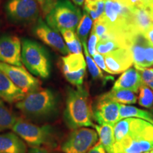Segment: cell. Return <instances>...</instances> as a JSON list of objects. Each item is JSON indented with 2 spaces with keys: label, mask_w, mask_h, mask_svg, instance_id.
Masks as SVG:
<instances>
[{
  "label": "cell",
  "mask_w": 153,
  "mask_h": 153,
  "mask_svg": "<svg viewBox=\"0 0 153 153\" xmlns=\"http://www.w3.org/2000/svg\"><path fill=\"white\" fill-rule=\"evenodd\" d=\"M145 35L146 36V38L148 39V41H150L151 43L153 44V26L148 31H147L146 33H145Z\"/></svg>",
  "instance_id": "40"
},
{
  "label": "cell",
  "mask_w": 153,
  "mask_h": 153,
  "mask_svg": "<svg viewBox=\"0 0 153 153\" xmlns=\"http://www.w3.org/2000/svg\"><path fill=\"white\" fill-rule=\"evenodd\" d=\"M105 9V0H85L84 10L95 22L103 16Z\"/></svg>",
  "instance_id": "24"
},
{
  "label": "cell",
  "mask_w": 153,
  "mask_h": 153,
  "mask_svg": "<svg viewBox=\"0 0 153 153\" xmlns=\"http://www.w3.org/2000/svg\"><path fill=\"white\" fill-rule=\"evenodd\" d=\"M100 139V143L104 147L106 152L112 153L113 147L115 143L114 126L107 125H100L94 126Z\"/></svg>",
  "instance_id": "21"
},
{
  "label": "cell",
  "mask_w": 153,
  "mask_h": 153,
  "mask_svg": "<svg viewBox=\"0 0 153 153\" xmlns=\"http://www.w3.org/2000/svg\"><path fill=\"white\" fill-rule=\"evenodd\" d=\"M143 153H150L149 152H143Z\"/></svg>",
  "instance_id": "44"
},
{
  "label": "cell",
  "mask_w": 153,
  "mask_h": 153,
  "mask_svg": "<svg viewBox=\"0 0 153 153\" xmlns=\"http://www.w3.org/2000/svg\"><path fill=\"white\" fill-rule=\"evenodd\" d=\"M142 84L143 81L140 72L136 69L131 68L123 72L116 80L113 89H127L137 93Z\"/></svg>",
  "instance_id": "18"
},
{
  "label": "cell",
  "mask_w": 153,
  "mask_h": 153,
  "mask_svg": "<svg viewBox=\"0 0 153 153\" xmlns=\"http://www.w3.org/2000/svg\"><path fill=\"white\" fill-rule=\"evenodd\" d=\"M82 17L80 9L70 0H57L45 15V20L50 27L57 32L65 29L75 31Z\"/></svg>",
  "instance_id": "5"
},
{
  "label": "cell",
  "mask_w": 153,
  "mask_h": 153,
  "mask_svg": "<svg viewBox=\"0 0 153 153\" xmlns=\"http://www.w3.org/2000/svg\"><path fill=\"white\" fill-rule=\"evenodd\" d=\"M36 1L39 4L40 7L45 15L52 9L55 3L56 2V0H36Z\"/></svg>",
  "instance_id": "35"
},
{
  "label": "cell",
  "mask_w": 153,
  "mask_h": 153,
  "mask_svg": "<svg viewBox=\"0 0 153 153\" xmlns=\"http://www.w3.org/2000/svg\"><path fill=\"white\" fill-rule=\"evenodd\" d=\"M139 72L143 83L153 90V68H146Z\"/></svg>",
  "instance_id": "30"
},
{
  "label": "cell",
  "mask_w": 153,
  "mask_h": 153,
  "mask_svg": "<svg viewBox=\"0 0 153 153\" xmlns=\"http://www.w3.org/2000/svg\"><path fill=\"white\" fill-rule=\"evenodd\" d=\"M66 45L70 51V53H74V54L82 53V44L77 36L72 41L66 43Z\"/></svg>",
  "instance_id": "31"
},
{
  "label": "cell",
  "mask_w": 153,
  "mask_h": 153,
  "mask_svg": "<svg viewBox=\"0 0 153 153\" xmlns=\"http://www.w3.org/2000/svg\"><path fill=\"white\" fill-rule=\"evenodd\" d=\"M120 104L104 96H99L94 105L93 118L99 125H110L114 126L119 119Z\"/></svg>",
  "instance_id": "12"
},
{
  "label": "cell",
  "mask_w": 153,
  "mask_h": 153,
  "mask_svg": "<svg viewBox=\"0 0 153 153\" xmlns=\"http://www.w3.org/2000/svg\"><path fill=\"white\" fill-rule=\"evenodd\" d=\"M93 111L89 92L82 86L68 88L67 91L65 120L71 129L93 127Z\"/></svg>",
  "instance_id": "2"
},
{
  "label": "cell",
  "mask_w": 153,
  "mask_h": 153,
  "mask_svg": "<svg viewBox=\"0 0 153 153\" xmlns=\"http://www.w3.org/2000/svg\"><path fill=\"white\" fill-rule=\"evenodd\" d=\"M82 47L84 48V51H85V57H86V63H87V66L88 69H89V71L90 72L91 75L94 79H102V80H108V79H113L112 76H104L102 72L100 70V68H99L98 65L96 64V62L94 60V59L91 57V56L88 52L87 50V42H84L82 43Z\"/></svg>",
  "instance_id": "26"
},
{
  "label": "cell",
  "mask_w": 153,
  "mask_h": 153,
  "mask_svg": "<svg viewBox=\"0 0 153 153\" xmlns=\"http://www.w3.org/2000/svg\"><path fill=\"white\" fill-rule=\"evenodd\" d=\"M127 133L114 143L112 153H143L153 149V125L137 118H126Z\"/></svg>",
  "instance_id": "1"
},
{
  "label": "cell",
  "mask_w": 153,
  "mask_h": 153,
  "mask_svg": "<svg viewBox=\"0 0 153 153\" xmlns=\"http://www.w3.org/2000/svg\"><path fill=\"white\" fill-rule=\"evenodd\" d=\"M153 20L148 7H133L132 28L133 30L145 33L152 28Z\"/></svg>",
  "instance_id": "19"
},
{
  "label": "cell",
  "mask_w": 153,
  "mask_h": 153,
  "mask_svg": "<svg viewBox=\"0 0 153 153\" xmlns=\"http://www.w3.org/2000/svg\"><path fill=\"white\" fill-rule=\"evenodd\" d=\"M72 1L77 6H82L85 3V0H72Z\"/></svg>",
  "instance_id": "41"
},
{
  "label": "cell",
  "mask_w": 153,
  "mask_h": 153,
  "mask_svg": "<svg viewBox=\"0 0 153 153\" xmlns=\"http://www.w3.org/2000/svg\"><path fill=\"white\" fill-rule=\"evenodd\" d=\"M0 70L26 94L41 88V82L23 66H15L0 62Z\"/></svg>",
  "instance_id": "10"
},
{
  "label": "cell",
  "mask_w": 153,
  "mask_h": 153,
  "mask_svg": "<svg viewBox=\"0 0 153 153\" xmlns=\"http://www.w3.org/2000/svg\"><path fill=\"white\" fill-rule=\"evenodd\" d=\"M33 33L38 38L63 55L70 54V51L65 43L63 38L59 32L53 30L43 19L39 18L33 28Z\"/></svg>",
  "instance_id": "13"
},
{
  "label": "cell",
  "mask_w": 153,
  "mask_h": 153,
  "mask_svg": "<svg viewBox=\"0 0 153 153\" xmlns=\"http://www.w3.org/2000/svg\"><path fill=\"white\" fill-rule=\"evenodd\" d=\"M98 41H99L98 37H97V36L96 35V33L94 32V30H91V35H90V37H89V42H88V45H87L88 52H89L91 56L93 57L94 55L97 53V43H98Z\"/></svg>",
  "instance_id": "32"
},
{
  "label": "cell",
  "mask_w": 153,
  "mask_h": 153,
  "mask_svg": "<svg viewBox=\"0 0 153 153\" xmlns=\"http://www.w3.org/2000/svg\"><path fill=\"white\" fill-rule=\"evenodd\" d=\"M129 50L133 57V64L138 71L146 69L145 46L148 39L145 33L132 30L129 34Z\"/></svg>",
  "instance_id": "16"
},
{
  "label": "cell",
  "mask_w": 153,
  "mask_h": 153,
  "mask_svg": "<svg viewBox=\"0 0 153 153\" xmlns=\"http://www.w3.org/2000/svg\"><path fill=\"white\" fill-rule=\"evenodd\" d=\"M93 25V20L89 14L84 11L82 17L76 28V36L81 43L87 42V39Z\"/></svg>",
  "instance_id": "27"
},
{
  "label": "cell",
  "mask_w": 153,
  "mask_h": 153,
  "mask_svg": "<svg viewBox=\"0 0 153 153\" xmlns=\"http://www.w3.org/2000/svg\"><path fill=\"white\" fill-rule=\"evenodd\" d=\"M138 103L145 108H150L153 106V91L143 83L139 89Z\"/></svg>",
  "instance_id": "28"
},
{
  "label": "cell",
  "mask_w": 153,
  "mask_h": 153,
  "mask_svg": "<svg viewBox=\"0 0 153 153\" xmlns=\"http://www.w3.org/2000/svg\"><path fill=\"white\" fill-rule=\"evenodd\" d=\"M56 97L49 89H38L26 94L24 99L16 102V106L27 117L45 118L56 108Z\"/></svg>",
  "instance_id": "3"
},
{
  "label": "cell",
  "mask_w": 153,
  "mask_h": 153,
  "mask_svg": "<svg viewBox=\"0 0 153 153\" xmlns=\"http://www.w3.org/2000/svg\"><path fill=\"white\" fill-rule=\"evenodd\" d=\"M5 12L11 22L27 24L39 19L40 6L36 0H8Z\"/></svg>",
  "instance_id": "8"
},
{
  "label": "cell",
  "mask_w": 153,
  "mask_h": 153,
  "mask_svg": "<svg viewBox=\"0 0 153 153\" xmlns=\"http://www.w3.org/2000/svg\"><path fill=\"white\" fill-rule=\"evenodd\" d=\"M22 60L30 73L46 79L51 73L48 53L41 44L24 38L22 41Z\"/></svg>",
  "instance_id": "4"
},
{
  "label": "cell",
  "mask_w": 153,
  "mask_h": 153,
  "mask_svg": "<svg viewBox=\"0 0 153 153\" xmlns=\"http://www.w3.org/2000/svg\"><path fill=\"white\" fill-rule=\"evenodd\" d=\"M0 62L15 66H23L22 43L17 36L6 35L0 37Z\"/></svg>",
  "instance_id": "14"
},
{
  "label": "cell",
  "mask_w": 153,
  "mask_h": 153,
  "mask_svg": "<svg viewBox=\"0 0 153 153\" xmlns=\"http://www.w3.org/2000/svg\"><path fill=\"white\" fill-rule=\"evenodd\" d=\"M0 153H26V147L16 134H1L0 135Z\"/></svg>",
  "instance_id": "20"
},
{
  "label": "cell",
  "mask_w": 153,
  "mask_h": 153,
  "mask_svg": "<svg viewBox=\"0 0 153 153\" xmlns=\"http://www.w3.org/2000/svg\"><path fill=\"white\" fill-rule=\"evenodd\" d=\"M62 70L66 79L70 84L79 87L82 86L87 63L82 53H70L62 57Z\"/></svg>",
  "instance_id": "11"
},
{
  "label": "cell",
  "mask_w": 153,
  "mask_h": 153,
  "mask_svg": "<svg viewBox=\"0 0 153 153\" xmlns=\"http://www.w3.org/2000/svg\"><path fill=\"white\" fill-rule=\"evenodd\" d=\"M126 118H137L143 119L153 125V116L147 111L140 109L135 106L120 104L119 119Z\"/></svg>",
  "instance_id": "22"
},
{
  "label": "cell",
  "mask_w": 153,
  "mask_h": 153,
  "mask_svg": "<svg viewBox=\"0 0 153 153\" xmlns=\"http://www.w3.org/2000/svg\"><path fill=\"white\" fill-rule=\"evenodd\" d=\"M118 48H125L121 44L113 40H101L99 41L97 45V53L104 55Z\"/></svg>",
  "instance_id": "29"
},
{
  "label": "cell",
  "mask_w": 153,
  "mask_h": 153,
  "mask_svg": "<svg viewBox=\"0 0 153 153\" xmlns=\"http://www.w3.org/2000/svg\"><path fill=\"white\" fill-rule=\"evenodd\" d=\"M120 1L132 7H145L153 2V0H120Z\"/></svg>",
  "instance_id": "34"
},
{
  "label": "cell",
  "mask_w": 153,
  "mask_h": 153,
  "mask_svg": "<svg viewBox=\"0 0 153 153\" xmlns=\"http://www.w3.org/2000/svg\"><path fill=\"white\" fill-rule=\"evenodd\" d=\"M104 56L106 67L111 74L125 72L133 64V57L128 48H118Z\"/></svg>",
  "instance_id": "15"
},
{
  "label": "cell",
  "mask_w": 153,
  "mask_h": 153,
  "mask_svg": "<svg viewBox=\"0 0 153 153\" xmlns=\"http://www.w3.org/2000/svg\"><path fill=\"white\" fill-rule=\"evenodd\" d=\"M28 153H50L47 149L43 148H33L30 149Z\"/></svg>",
  "instance_id": "39"
},
{
  "label": "cell",
  "mask_w": 153,
  "mask_h": 153,
  "mask_svg": "<svg viewBox=\"0 0 153 153\" xmlns=\"http://www.w3.org/2000/svg\"><path fill=\"white\" fill-rule=\"evenodd\" d=\"M26 94L0 70V99L1 100L13 104L24 99Z\"/></svg>",
  "instance_id": "17"
},
{
  "label": "cell",
  "mask_w": 153,
  "mask_h": 153,
  "mask_svg": "<svg viewBox=\"0 0 153 153\" xmlns=\"http://www.w3.org/2000/svg\"><path fill=\"white\" fill-rule=\"evenodd\" d=\"M106 99L124 104H134L137 101V97L133 91L127 89H112L108 92L103 94Z\"/></svg>",
  "instance_id": "23"
},
{
  "label": "cell",
  "mask_w": 153,
  "mask_h": 153,
  "mask_svg": "<svg viewBox=\"0 0 153 153\" xmlns=\"http://www.w3.org/2000/svg\"><path fill=\"white\" fill-rule=\"evenodd\" d=\"M60 33H62L63 40L65 41V43H69V42L72 41L73 40L75 39L76 36H77L75 33V31H74V30L70 29L62 30Z\"/></svg>",
  "instance_id": "37"
},
{
  "label": "cell",
  "mask_w": 153,
  "mask_h": 153,
  "mask_svg": "<svg viewBox=\"0 0 153 153\" xmlns=\"http://www.w3.org/2000/svg\"><path fill=\"white\" fill-rule=\"evenodd\" d=\"M11 129L33 148H41L55 144L53 131L50 126H38L17 119Z\"/></svg>",
  "instance_id": "7"
},
{
  "label": "cell",
  "mask_w": 153,
  "mask_h": 153,
  "mask_svg": "<svg viewBox=\"0 0 153 153\" xmlns=\"http://www.w3.org/2000/svg\"><path fill=\"white\" fill-rule=\"evenodd\" d=\"M145 65L146 68L153 66V44L149 41L145 46Z\"/></svg>",
  "instance_id": "33"
},
{
  "label": "cell",
  "mask_w": 153,
  "mask_h": 153,
  "mask_svg": "<svg viewBox=\"0 0 153 153\" xmlns=\"http://www.w3.org/2000/svg\"><path fill=\"white\" fill-rule=\"evenodd\" d=\"M87 153H106V152L100 142H99L96 143Z\"/></svg>",
  "instance_id": "38"
},
{
  "label": "cell",
  "mask_w": 153,
  "mask_h": 153,
  "mask_svg": "<svg viewBox=\"0 0 153 153\" xmlns=\"http://www.w3.org/2000/svg\"><path fill=\"white\" fill-rule=\"evenodd\" d=\"M16 120V116L0 99V132L12 128Z\"/></svg>",
  "instance_id": "25"
},
{
  "label": "cell",
  "mask_w": 153,
  "mask_h": 153,
  "mask_svg": "<svg viewBox=\"0 0 153 153\" xmlns=\"http://www.w3.org/2000/svg\"><path fill=\"white\" fill-rule=\"evenodd\" d=\"M152 115L153 116V107H152Z\"/></svg>",
  "instance_id": "43"
},
{
  "label": "cell",
  "mask_w": 153,
  "mask_h": 153,
  "mask_svg": "<svg viewBox=\"0 0 153 153\" xmlns=\"http://www.w3.org/2000/svg\"><path fill=\"white\" fill-rule=\"evenodd\" d=\"M98 140V133L87 128L75 129L63 143L61 149L65 153H87Z\"/></svg>",
  "instance_id": "9"
},
{
  "label": "cell",
  "mask_w": 153,
  "mask_h": 153,
  "mask_svg": "<svg viewBox=\"0 0 153 153\" xmlns=\"http://www.w3.org/2000/svg\"><path fill=\"white\" fill-rule=\"evenodd\" d=\"M93 59H94V62H96V64L98 65L99 68L101 69V70H103L104 71L111 74L110 71L108 70V69L107 68V67H106L104 55L100 54V53H97L93 56Z\"/></svg>",
  "instance_id": "36"
},
{
  "label": "cell",
  "mask_w": 153,
  "mask_h": 153,
  "mask_svg": "<svg viewBox=\"0 0 153 153\" xmlns=\"http://www.w3.org/2000/svg\"><path fill=\"white\" fill-rule=\"evenodd\" d=\"M132 14L133 7L120 0H105L104 13L101 17L115 31L128 36L133 30Z\"/></svg>",
  "instance_id": "6"
},
{
  "label": "cell",
  "mask_w": 153,
  "mask_h": 153,
  "mask_svg": "<svg viewBox=\"0 0 153 153\" xmlns=\"http://www.w3.org/2000/svg\"><path fill=\"white\" fill-rule=\"evenodd\" d=\"M149 152H150V153H153V149H152V150H151Z\"/></svg>",
  "instance_id": "42"
}]
</instances>
